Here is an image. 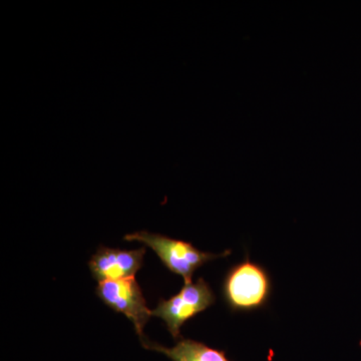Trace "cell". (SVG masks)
<instances>
[{"label": "cell", "instance_id": "obj_5", "mask_svg": "<svg viewBox=\"0 0 361 361\" xmlns=\"http://www.w3.org/2000/svg\"><path fill=\"white\" fill-rule=\"evenodd\" d=\"M146 247L123 250L99 246L89 262L90 272L99 282L135 277L144 264Z\"/></svg>", "mask_w": 361, "mask_h": 361}, {"label": "cell", "instance_id": "obj_1", "mask_svg": "<svg viewBox=\"0 0 361 361\" xmlns=\"http://www.w3.org/2000/svg\"><path fill=\"white\" fill-rule=\"evenodd\" d=\"M273 284L269 272L249 256L232 266L222 285L223 298L232 312H254L269 302Z\"/></svg>", "mask_w": 361, "mask_h": 361}, {"label": "cell", "instance_id": "obj_4", "mask_svg": "<svg viewBox=\"0 0 361 361\" xmlns=\"http://www.w3.org/2000/svg\"><path fill=\"white\" fill-rule=\"evenodd\" d=\"M97 296L111 310L122 313L134 325L140 339L146 338L144 329L152 317L141 286L135 277L99 282Z\"/></svg>", "mask_w": 361, "mask_h": 361}, {"label": "cell", "instance_id": "obj_2", "mask_svg": "<svg viewBox=\"0 0 361 361\" xmlns=\"http://www.w3.org/2000/svg\"><path fill=\"white\" fill-rule=\"evenodd\" d=\"M123 239L130 242L137 241L151 248L168 270L184 278V281L192 280L195 271L210 261L231 254V250H226L221 254L207 253L199 250L190 242L148 231L132 233L126 235Z\"/></svg>", "mask_w": 361, "mask_h": 361}, {"label": "cell", "instance_id": "obj_6", "mask_svg": "<svg viewBox=\"0 0 361 361\" xmlns=\"http://www.w3.org/2000/svg\"><path fill=\"white\" fill-rule=\"evenodd\" d=\"M142 345L148 350L163 353L172 361H231L224 351L211 348L202 342L180 338L173 348H165L149 339H142Z\"/></svg>", "mask_w": 361, "mask_h": 361}, {"label": "cell", "instance_id": "obj_3", "mask_svg": "<svg viewBox=\"0 0 361 361\" xmlns=\"http://www.w3.org/2000/svg\"><path fill=\"white\" fill-rule=\"evenodd\" d=\"M216 302V295L208 282L199 278L196 282L185 281L177 295L160 299L158 306L152 310V316L160 318L175 339L183 338L180 329L185 323L199 313L204 312Z\"/></svg>", "mask_w": 361, "mask_h": 361}]
</instances>
